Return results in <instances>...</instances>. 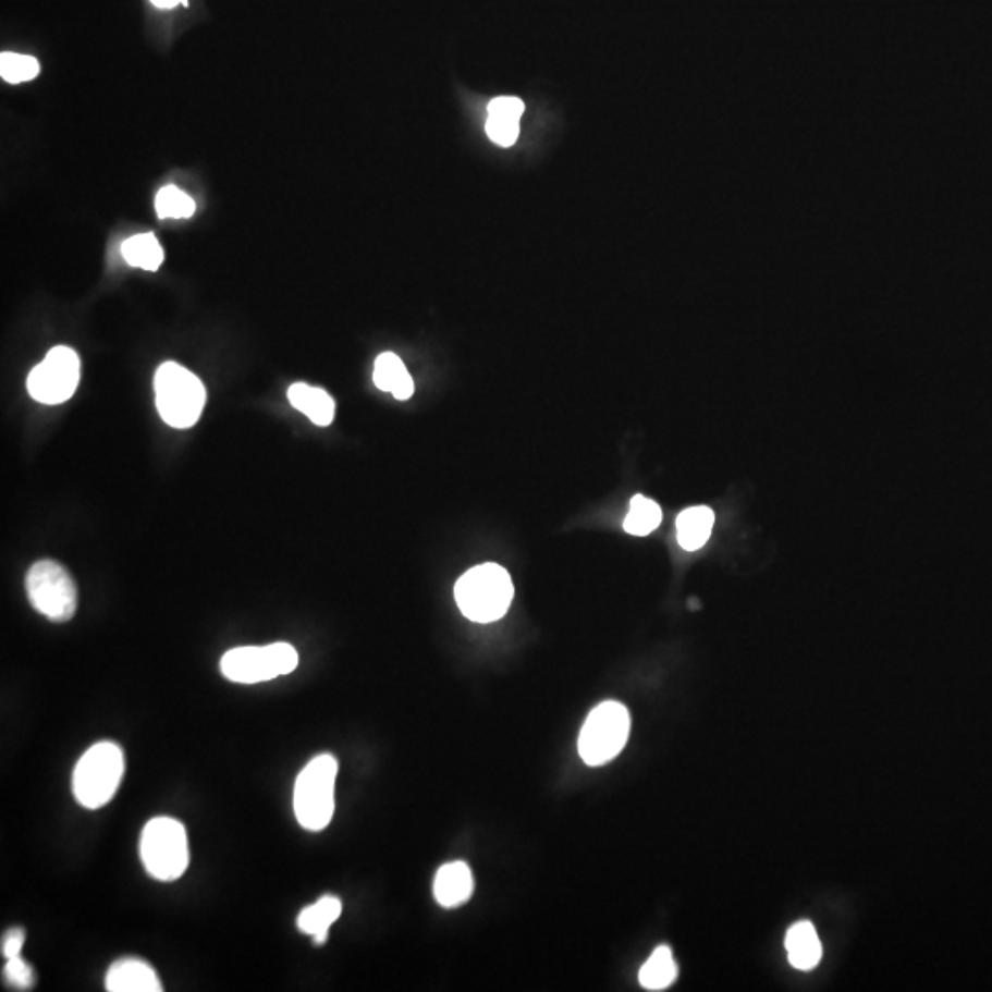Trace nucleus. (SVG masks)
Instances as JSON below:
<instances>
[{
    "instance_id": "1",
    "label": "nucleus",
    "mask_w": 992,
    "mask_h": 992,
    "mask_svg": "<svg viewBox=\"0 0 992 992\" xmlns=\"http://www.w3.org/2000/svg\"><path fill=\"white\" fill-rule=\"evenodd\" d=\"M513 593L515 588L507 570L494 563L470 568L454 587L460 611L476 623L499 622L510 611Z\"/></svg>"
},
{
    "instance_id": "2",
    "label": "nucleus",
    "mask_w": 992,
    "mask_h": 992,
    "mask_svg": "<svg viewBox=\"0 0 992 992\" xmlns=\"http://www.w3.org/2000/svg\"><path fill=\"white\" fill-rule=\"evenodd\" d=\"M124 772L122 748L111 740L96 743L77 761L72 775L74 798L85 809H100L114 798Z\"/></svg>"
},
{
    "instance_id": "3",
    "label": "nucleus",
    "mask_w": 992,
    "mask_h": 992,
    "mask_svg": "<svg viewBox=\"0 0 992 992\" xmlns=\"http://www.w3.org/2000/svg\"><path fill=\"white\" fill-rule=\"evenodd\" d=\"M339 763L331 754L311 759L294 785V815L307 831H322L335 815Z\"/></svg>"
},
{
    "instance_id": "4",
    "label": "nucleus",
    "mask_w": 992,
    "mask_h": 992,
    "mask_svg": "<svg viewBox=\"0 0 992 992\" xmlns=\"http://www.w3.org/2000/svg\"><path fill=\"white\" fill-rule=\"evenodd\" d=\"M155 401L166 424L173 429H189L205 408V384L184 366L164 363L155 376Z\"/></svg>"
},
{
    "instance_id": "5",
    "label": "nucleus",
    "mask_w": 992,
    "mask_h": 992,
    "mask_svg": "<svg viewBox=\"0 0 992 992\" xmlns=\"http://www.w3.org/2000/svg\"><path fill=\"white\" fill-rule=\"evenodd\" d=\"M140 857L147 873L171 882L186 873L189 864L188 834L173 818H154L142 831Z\"/></svg>"
},
{
    "instance_id": "6",
    "label": "nucleus",
    "mask_w": 992,
    "mask_h": 992,
    "mask_svg": "<svg viewBox=\"0 0 992 992\" xmlns=\"http://www.w3.org/2000/svg\"><path fill=\"white\" fill-rule=\"evenodd\" d=\"M630 734V713L614 700L596 706L579 734V756L588 767H601L620 756Z\"/></svg>"
},
{
    "instance_id": "7",
    "label": "nucleus",
    "mask_w": 992,
    "mask_h": 992,
    "mask_svg": "<svg viewBox=\"0 0 992 992\" xmlns=\"http://www.w3.org/2000/svg\"><path fill=\"white\" fill-rule=\"evenodd\" d=\"M298 668V652L291 644L278 641L265 647H235L221 658L224 678L237 684H258L289 675Z\"/></svg>"
},
{
    "instance_id": "8",
    "label": "nucleus",
    "mask_w": 992,
    "mask_h": 992,
    "mask_svg": "<svg viewBox=\"0 0 992 992\" xmlns=\"http://www.w3.org/2000/svg\"><path fill=\"white\" fill-rule=\"evenodd\" d=\"M29 603L50 622H71L77 609V588L71 574L53 561H39L28 570Z\"/></svg>"
},
{
    "instance_id": "9",
    "label": "nucleus",
    "mask_w": 992,
    "mask_h": 992,
    "mask_svg": "<svg viewBox=\"0 0 992 992\" xmlns=\"http://www.w3.org/2000/svg\"><path fill=\"white\" fill-rule=\"evenodd\" d=\"M82 377V363L71 347L56 346L42 363L29 371L28 392L42 405H61L71 400Z\"/></svg>"
},
{
    "instance_id": "10",
    "label": "nucleus",
    "mask_w": 992,
    "mask_h": 992,
    "mask_svg": "<svg viewBox=\"0 0 992 992\" xmlns=\"http://www.w3.org/2000/svg\"><path fill=\"white\" fill-rule=\"evenodd\" d=\"M107 991L111 992H160L162 983L151 965L136 957H124L106 976Z\"/></svg>"
},
{
    "instance_id": "11",
    "label": "nucleus",
    "mask_w": 992,
    "mask_h": 992,
    "mask_svg": "<svg viewBox=\"0 0 992 992\" xmlns=\"http://www.w3.org/2000/svg\"><path fill=\"white\" fill-rule=\"evenodd\" d=\"M524 101L515 96L494 98L488 107L486 131L491 140L500 147L515 146L521 133V118L524 114Z\"/></svg>"
},
{
    "instance_id": "12",
    "label": "nucleus",
    "mask_w": 992,
    "mask_h": 992,
    "mask_svg": "<svg viewBox=\"0 0 992 992\" xmlns=\"http://www.w3.org/2000/svg\"><path fill=\"white\" fill-rule=\"evenodd\" d=\"M475 890L469 866L465 862H451L441 866L436 873L434 897L443 908H456L469 901Z\"/></svg>"
},
{
    "instance_id": "13",
    "label": "nucleus",
    "mask_w": 992,
    "mask_h": 992,
    "mask_svg": "<svg viewBox=\"0 0 992 992\" xmlns=\"http://www.w3.org/2000/svg\"><path fill=\"white\" fill-rule=\"evenodd\" d=\"M788 962L798 970L815 969L822 959V941L812 922L799 921L791 927L785 938Z\"/></svg>"
},
{
    "instance_id": "14",
    "label": "nucleus",
    "mask_w": 992,
    "mask_h": 992,
    "mask_svg": "<svg viewBox=\"0 0 992 992\" xmlns=\"http://www.w3.org/2000/svg\"><path fill=\"white\" fill-rule=\"evenodd\" d=\"M289 401L296 411L306 414L318 427H328L335 419V401L322 388L296 382L289 388Z\"/></svg>"
},
{
    "instance_id": "15",
    "label": "nucleus",
    "mask_w": 992,
    "mask_h": 992,
    "mask_svg": "<svg viewBox=\"0 0 992 992\" xmlns=\"http://www.w3.org/2000/svg\"><path fill=\"white\" fill-rule=\"evenodd\" d=\"M373 382L382 392L394 395L395 400H411L414 394V381L395 353H381L373 368Z\"/></svg>"
},
{
    "instance_id": "16",
    "label": "nucleus",
    "mask_w": 992,
    "mask_h": 992,
    "mask_svg": "<svg viewBox=\"0 0 992 992\" xmlns=\"http://www.w3.org/2000/svg\"><path fill=\"white\" fill-rule=\"evenodd\" d=\"M713 524H715V515L706 505L682 511L676 518V537H678L681 547L687 552L700 550L710 539Z\"/></svg>"
},
{
    "instance_id": "17",
    "label": "nucleus",
    "mask_w": 992,
    "mask_h": 992,
    "mask_svg": "<svg viewBox=\"0 0 992 992\" xmlns=\"http://www.w3.org/2000/svg\"><path fill=\"white\" fill-rule=\"evenodd\" d=\"M342 903L333 895H326L315 905L307 906L299 911L298 928L299 932L313 935L315 945H323L328 940L329 927L341 917Z\"/></svg>"
},
{
    "instance_id": "18",
    "label": "nucleus",
    "mask_w": 992,
    "mask_h": 992,
    "mask_svg": "<svg viewBox=\"0 0 992 992\" xmlns=\"http://www.w3.org/2000/svg\"><path fill=\"white\" fill-rule=\"evenodd\" d=\"M678 976V967L670 946H658L640 969V983L647 991H664L673 985Z\"/></svg>"
},
{
    "instance_id": "19",
    "label": "nucleus",
    "mask_w": 992,
    "mask_h": 992,
    "mask_svg": "<svg viewBox=\"0 0 992 992\" xmlns=\"http://www.w3.org/2000/svg\"><path fill=\"white\" fill-rule=\"evenodd\" d=\"M122 256L131 267L144 270H159L164 261V250L160 247L159 240L151 232L136 234L122 243Z\"/></svg>"
},
{
    "instance_id": "20",
    "label": "nucleus",
    "mask_w": 992,
    "mask_h": 992,
    "mask_svg": "<svg viewBox=\"0 0 992 992\" xmlns=\"http://www.w3.org/2000/svg\"><path fill=\"white\" fill-rule=\"evenodd\" d=\"M660 523H662L660 505L654 500L636 494L635 499L630 500V510L623 523V528L627 534L646 537V535L652 534Z\"/></svg>"
},
{
    "instance_id": "21",
    "label": "nucleus",
    "mask_w": 992,
    "mask_h": 992,
    "mask_svg": "<svg viewBox=\"0 0 992 992\" xmlns=\"http://www.w3.org/2000/svg\"><path fill=\"white\" fill-rule=\"evenodd\" d=\"M155 208L160 219H189L195 213V200L176 186H164L157 194Z\"/></svg>"
},
{
    "instance_id": "22",
    "label": "nucleus",
    "mask_w": 992,
    "mask_h": 992,
    "mask_svg": "<svg viewBox=\"0 0 992 992\" xmlns=\"http://www.w3.org/2000/svg\"><path fill=\"white\" fill-rule=\"evenodd\" d=\"M41 65L36 58L23 56V53L2 52L0 53V76L8 83L32 82L34 77L39 76Z\"/></svg>"
},
{
    "instance_id": "23",
    "label": "nucleus",
    "mask_w": 992,
    "mask_h": 992,
    "mask_svg": "<svg viewBox=\"0 0 992 992\" xmlns=\"http://www.w3.org/2000/svg\"><path fill=\"white\" fill-rule=\"evenodd\" d=\"M4 978H7L10 985L15 987V989H21V991H29V989L34 987V983H36L34 969H32L21 956L7 959Z\"/></svg>"
},
{
    "instance_id": "24",
    "label": "nucleus",
    "mask_w": 992,
    "mask_h": 992,
    "mask_svg": "<svg viewBox=\"0 0 992 992\" xmlns=\"http://www.w3.org/2000/svg\"><path fill=\"white\" fill-rule=\"evenodd\" d=\"M24 940H26V934H24L23 928H12L8 930L4 938H2V956L7 959H12V957L21 956V951H23Z\"/></svg>"
},
{
    "instance_id": "25",
    "label": "nucleus",
    "mask_w": 992,
    "mask_h": 992,
    "mask_svg": "<svg viewBox=\"0 0 992 992\" xmlns=\"http://www.w3.org/2000/svg\"><path fill=\"white\" fill-rule=\"evenodd\" d=\"M151 2H154L155 7L160 8V10H171V8H175L176 4H181V2L186 4V0H151Z\"/></svg>"
}]
</instances>
